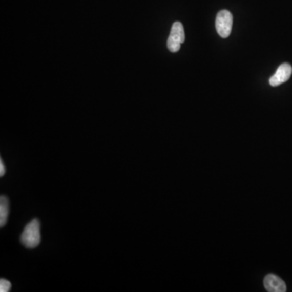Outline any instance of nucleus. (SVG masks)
<instances>
[{
    "label": "nucleus",
    "mask_w": 292,
    "mask_h": 292,
    "mask_svg": "<svg viewBox=\"0 0 292 292\" xmlns=\"http://www.w3.org/2000/svg\"><path fill=\"white\" fill-rule=\"evenodd\" d=\"M20 241L25 247L33 249L41 243V232H40V222L35 218L24 229Z\"/></svg>",
    "instance_id": "f257e3e1"
},
{
    "label": "nucleus",
    "mask_w": 292,
    "mask_h": 292,
    "mask_svg": "<svg viewBox=\"0 0 292 292\" xmlns=\"http://www.w3.org/2000/svg\"><path fill=\"white\" fill-rule=\"evenodd\" d=\"M185 41L184 29L180 22H176L173 24L172 30L170 33L168 40V47L171 52H177L180 49L182 43Z\"/></svg>",
    "instance_id": "7ed1b4c3"
},
{
    "label": "nucleus",
    "mask_w": 292,
    "mask_h": 292,
    "mask_svg": "<svg viewBox=\"0 0 292 292\" xmlns=\"http://www.w3.org/2000/svg\"><path fill=\"white\" fill-rule=\"evenodd\" d=\"M9 215V201L6 196L0 197V226L6 225Z\"/></svg>",
    "instance_id": "423d86ee"
},
{
    "label": "nucleus",
    "mask_w": 292,
    "mask_h": 292,
    "mask_svg": "<svg viewBox=\"0 0 292 292\" xmlns=\"http://www.w3.org/2000/svg\"><path fill=\"white\" fill-rule=\"evenodd\" d=\"M292 73L291 65L287 62L282 64L278 68L275 74L269 79V84L273 87L280 86L282 83L287 81L290 79Z\"/></svg>",
    "instance_id": "20e7f679"
},
{
    "label": "nucleus",
    "mask_w": 292,
    "mask_h": 292,
    "mask_svg": "<svg viewBox=\"0 0 292 292\" xmlns=\"http://www.w3.org/2000/svg\"><path fill=\"white\" fill-rule=\"evenodd\" d=\"M233 16L227 10H222L218 12L215 20L217 33L222 38H226L232 33Z\"/></svg>",
    "instance_id": "f03ea898"
},
{
    "label": "nucleus",
    "mask_w": 292,
    "mask_h": 292,
    "mask_svg": "<svg viewBox=\"0 0 292 292\" xmlns=\"http://www.w3.org/2000/svg\"><path fill=\"white\" fill-rule=\"evenodd\" d=\"M12 288V284L9 281L5 279H0V291L9 292Z\"/></svg>",
    "instance_id": "0eeeda50"
},
{
    "label": "nucleus",
    "mask_w": 292,
    "mask_h": 292,
    "mask_svg": "<svg viewBox=\"0 0 292 292\" xmlns=\"http://www.w3.org/2000/svg\"><path fill=\"white\" fill-rule=\"evenodd\" d=\"M5 172H6L5 165H4V162H3V159H1L0 160V176L3 177L5 175Z\"/></svg>",
    "instance_id": "6e6552de"
},
{
    "label": "nucleus",
    "mask_w": 292,
    "mask_h": 292,
    "mask_svg": "<svg viewBox=\"0 0 292 292\" xmlns=\"http://www.w3.org/2000/svg\"><path fill=\"white\" fill-rule=\"evenodd\" d=\"M264 286L267 291L285 292L286 286L284 281L275 275H268L264 279Z\"/></svg>",
    "instance_id": "39448f33"
}]
</instances>
